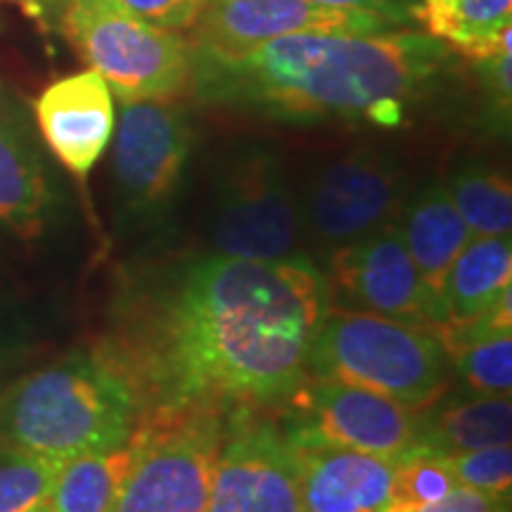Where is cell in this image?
I'll return each instance as SVG.
<instances>
[{
    "label": "cell",
    "instance_id": "cell-11",
    "mask_svg": "<svg viewBox=\"0 0 512 512\" xmlns=\"http://www.w3.org/2000/svg\"><path fill=\"white\" fill-rule=\"evenodd\" d=\"M192 150V119L176 100L121 102L112 174L128 214L152 216L181 188Z\"/></svg>",
    "mask_w": 512,
    "mask_h": 512
},
{
    "label": "cell",
    "instance_id": "cell-27",
    "mask_svg": "<svg viewBox=\"0 0 512 512\" xmlns=\"http://www.w3.org/2000/svg\"><path fill=\"white\" fill-rule=\"evenodd\" d=\"M119 3L159 29L183 34L195 27L207 0H119Z\"/></svg>",
    "mask_w": 512,
    "mask_h": 512
},
{
    "label": "cell",
    "instance_id": "cell-7",
    "mask_svg": "<svg viewBox=\"0 0 512 512\" xmlns=\"http://www.w3.org/2000/svg\"><path fill=\"white\" fill-rule=\"evenodd\" d=\"M304 235L299 200L280 159L261 147L235 155L219 185L211 242L233 259L280 261L297 256Z\"/></svg>",
    "mask_w": 512,
    "mask_h": 512
},
{
    "label": "cell",
    "instance_id": "cell-21",
    "mask_svg": "<svg viewBox=\"0 0 512 512\" xmlns=\"http://www.w3.org/2000/svg\"><path fill=\"white\" fill-rule=\"evenodd\" d=\"M133 460L131 441L69 458L48 496L50 512H107Z\"/></svg>",
    "mask_w": 512,
    "mask_h": 512
},
{
    "label": "cell",
    "instance_id": "cell-13",
    "mask_svg": "<svg viewBox=\"0 0 512 512\" xmlns=\"http://www.w3.org/2000/svg\"><path fill=\"white\" fill-rule=\"evenodd\" d=\"M401 29L373 10L313 0H207L188 41L195 55L240 57L297 34H377Z\"/></svg>",
    "mask_w": 512,
    "mask_h": 512
},
{
    "label": "cell",
    "instance_id": "cell-32",
    "mask_svg": "<svg viewBox=\"0 0 512 512\" xmlns=\"http://www.w3.org/2000/svg\"><path fill=\"white\" fill-rule=\"evenodd\" d=\"M74 0H50V5H48V10H57V12H62L64 8H67V5H72Z\"/></svg>",
    "mask_w": 512,
    "mask_h": 512
},
{
    "label": "cell",
    "instance_id": "cell-18",
    "mask_svg": "<svg viewBox=\"0 0 512 512\" xmlns=\"http://www.w3.org/2000/svg\"><path fill=\"white\" fill-rule=\"evenodd\" d=\"M411 22L467 62L512 48V0H415Z\"/></svg>",
    "mask_w": 512,
    "mask_h": 512
},
{
    "label": "cell",
    "instance_id": "cell-15",
    "mask_svg": "<svg viewBox=\"0 0 512 512\" xmlns=\"http://www.w3.org/2000/svg\"><path fill=\"white\" fill-rule=\"evenodd\" d=\"M302 512H387L394 458L335 444H294Z\"/></svg>",
    "mask_w": 512,
    "mask_h": 512
},
{
    "label": "cell",
    "instance_id": "cell-29",
    "mask_svg": "<svg viewBox=\"0 0 512 512\" xmlns=\"http://www.w3.org/2000/svg\"><path fill=\"white\" fill-rule=\"evenodd\" d=\"M415 512H510V494H491V491L456 484L437 503Z\"/></svg>",
    "mask_w": 512,
    "mask_h": 512
},
{
    "label": "cell",
    "instance_id": "cell-9",
    "mask_svg": "<svg viewBox=\"0 0 512 512\" xmlns=\"http://www.w3.org/2000/svg\"><path fill=\"white\" fill-rule=\"evenodd\" d=\"M283 430L292 444H335L399 458L418 444L420 413L387 396L332 380H306L287 396Z\"/></svg>",
    "mask_w": 512,
    "mask_h": 512
},
{
    "label": "cell",
    "instance_id": "cell-22",
    "mask_svg": "<svg viewBox=\"0 0 512 512\" xmlns=\"http://www.w3.org/2000/svg\"><path fill=\"white\" fill-rule=\"evenodd\" d=\"M441 344L453 356L458 373L482 396H510L512 330H484L479 325L441 330Z\"/></svg>",
    "mask_w": 512,
    "mask_h": 512
},
{
    "label": "cell",
    "instance_id": "cell-14",
    "mask_svg": "<svg viewBox=\"0 0 512 512\" xmlns=\"http://www.w3.org/2000/svg\"><path fill=\"white\" fill-rule=\"evenodd\" d=\"M38 131L64 169L86 178L114 136V95L93 69L62 76L34 102Z\"/></svg>",
    "mask_w": 512,
    "mask_h": 512
},
{
    "label": "cell",
    "instance_id": "cell-4",
    "mask_svg": "<svg viewBox=\"0 0 512 512\" xmlns=\"http://www.w3.org/2000/svg\"><path fill=\"white\" fill-rule=\"evenodd\" d=\"M446 349L437 332L328 306L309 358V377L351 384L420 413L446 389Z\"/></svg>",
    "mask_w": 512,
    "mask_h": 512
},
{
    "label": "cell",
    "instance_id": "cell-1",
    "mask_svg": "<svg viewBox=\"0 0 512 512\" xmlns=\"http://www.w3.org/2000/svg\"><path fill=\"white\" fill-rule=\"evenodd\" d=\"M328 306L325 275L304 254L280 261L214 254L166 287L143 328L105 349L145 408L268 406L309 377Z\"/></svg>",
    "mask_w": 512,
    "mask_h": 512
},
{
    "label": "cell",
    "instance_id": "cell-10",
    "mask_svg": "<svg viewBox=\"0 0 512 512\" xmlns=\"http://www.w3.org/2000/svg\"><path fill=\"white\" fill-rule=\"evenodd\" d=\"M325 283L328 299H335L339 309L394 318L437 335L444 328L441 304L422 283L396 219L335 249Z\"/></svg>",
    "mask_w": 512,
    "mask_h": 512
},
{
    "label": "cell",
    "instance_id": "cell-5",
    "mask_svg": "<svg viewBox=\"0 0 512 512\" xmlns=\"http://www.w3.org/2000/svg\"><path fill=\"white\" fill-rule=\"evenodd\" d=\"M228 408L171 403L140 413L133 460L107 512H207Z\"/></svg>",
    "mask_w": 512,
    "mask_h": 512
},
{
    "label": "cell",
    "instance_id": "cell-19",
    "mask_svg": "<svg viewBox=\"0 0 512 512\" xmlns=\"http://www.w3.org/2000/svg\"><path fill=\"white\" fill-rule=\"evenodd\" d=\"M512 280L510 235H472L460 249L444 280L441 309L444 328H465L475 323L498 302ZM439 330V332H441Z\"/></svg>",
    "mask_w": 512,
    "mask_h": 512
},
{
    "label": "cell",
    "instance_id": "cell-2",
    "mask_svg": "<svg viewBox=\"0 0 512 512\" xmlns=\"http://www.w3.org/2000/svg\"><path fill=\"white\" fill-rule=\"evenodd\" d=\"M453 53L418 29L297 34L240 57L192 53L197 100L283 121L399 126L434 88Z\"/></svg>",
    "mask_w": 512,
    "mask_h": 512
},
{
    "label": "cell",
    "instance_id": "cell-6",
    "mask_svg": "<svg viewBox=\"0 0 512 512\" xmlns=\"http://www.w3.org/2000/svg\"><path fill=\"white\" fill-rule=\"evenodd\" d=\"M60 27L121 102L178 100L190 88L188 36L145 22L119 0H74L60 12Z\"/></svg>",
    "mask_w": 512,
    "mask_h": 512
},
{
    "label": "cell",
    "instance_id": "cell-28",
    "mask_svg": "<svg viewBox=\"0 0 512 512\" xmlns=\"http://www.w3.org/2000/svg\"><path fill=\"white\" fill-rule=\"evenodd\" d=\"M475 72L482 83V93L486 110L491 112L496 126L501 128L510 121V102H512V60L510 53H501L489 60L472 62Z\"/></svg>",
    "mask_w": 512,
    "mask_h": 512
},
{
    "label": "cell",
    "instance_id": "cell-12",
    "mask_svg": "<svg viewBox=\"0 0 512 512\" xmlns=\"http://www.w3.org/2000/svg\"><path fill=\"white\" fill-rule=\"evenodd\" d=\"M207 512H302L297 448L254 408L228 411Z\"/></svg>",
    "mask_w": 512,
    "mask_h": 512
},
{
    "label": "cell",
    "instance_id": "cell-26",
    "mask_svg": "<svg viewBox=\"0 0 512 512\" xmlns=\"http://www.w3.org/2000/svg\"><path fill=\"white\" fill-rule=\"evenodd\" d=\"M448 465H451L456 484L472 486L479 491H491V494H510L512 484V448L486 446L475 451L448 453Z\"/></svg>",
    "mask_w": 512,
    "mask_h": 512
},
{
    "label": "cell",
    "instance_id": "cell-31",
    "mask_svg": "<svg viewBox=\"0 0 512 512\" xmlns=\"http://www.w3.org/2000/svg\"><path fill=\"white\" fill-rule=\"evenodd\" d=\"M12 3L22 5V8L27 10L31 17H43L48 12L50 0H12Z\"/></svg>",
    "mask_w": 512,
    "mask_h": 512
},
{
    "label": "cell",
    "instance_id": "cell-23",
    "mask_svg": "<svg viewBox=\"0 0 512 512\" xmlns=\"http://www.w3.org/2000/svg\"><path fill=\"white\" fill-rule=\"evenodd\" d=\"M446 188L472 235H510L512 188L508 176L486 164H467Z\"/></svg>",
    "mask_w": 512,
    "mask_h": 512
},
{
    "label": "cell",
    "instance_id": "cell-24",
    "mask_svg": "<svg viewBox=\"0 0 512 512\" xmlns=\"http://www.w3.org/2000/svg\"><path fill=\"white\" fill-rule=\"evenodd\" d=\"M456 486L446 453L415 444L394 458V482L387 512H415L437 503Z\"/></svg>",
    "mask_w": 512,
    "mask_h": 512
},
{
    "label": "cell",
    "instance_id": "cell-20",
    "mask_svg": "<svg viewBox=\"0 0 512 512\" xmlns=\"http://www.w3.org/2000/svg\"><path fill=\"white\" fill-rule=\"evenodd\" d=\"M432 408V406H430ZM512 403L508 396H482L420 411L418 444L439 453L475 451L510 444Z\"/></svg>",
    "mask_w": 512,
    "mask_h": 512
},
{
    "label": "cell",
    "instance_id": "cell-33",
    "mask_svg": "<svg viewBox=\"0 0 512 512\" xmlns=\"http://www.w3.org/2000/svg\"><path fill=\"white\" fill-rule=\"evenodd\" d=\"M29 512H50V510H48V503H41V505H36V508L29 510Z\"/></svg>",
    "mask_w": 512,
    "mask_h": 512
},
{
    "label": "cell",
    "instance_id": "cell-25",
    "mask_svg": "<svg viewBox=\"0 0 512 512\" xmlns=\"http://www.w3.org/2000/svg\"><path fill=\"white\" fill-rule=\"evenodd\" d=\"M62 460L5 444L0 448V512H29L46 503Z\"/></svg>",
    "mask_w": 512,
    "mask_h": 512
},
{
    "label": "cell",
    "instance_id": "cell-3",
    "mask_svg": "<svg viewBox=\"0 0 512 512\" xmlns=\"http://www.w3.org/2000/svg\"><path fill=\"white\" fill-rule=\"evenodd\" d=\"M140 413L136 387L110 351H79L24 377L0 401V437L67 463L126 444Z\"/></svg>",
    "mask_w": 512,
    "mask_h": 512
},
{
    "label": "cell",
    "instance_id": "cell-16",
    "mask_svg": "<svg viewBox=\"0 0 512 512\" xmlns=\"http://www.w3.org/2000/svg\"><path fill=\"white\" fill-rule=\"evenodd\" d=\"M53 188L31 131L12 105L0 107V223L22 238L46 228Z\"/></svg>",
    "mask_w": 512,
    "mask_h": 512
},
{
    "label": "cell",
    "instance_id": "cell-17",
    "mask_svg": "<svg viewBox=\"0 0 512 512\" xmlns=\"http://www.w3.org/2000/svg\"><path fill=\"white\" fill-rule=\"evenodd\" d=\"M396 223L422 283L441 304L448 268L472 238L446 185H422L406 202H401Z\"/></svg>",
    "mask_w": 512,
    "mask_h": 512
},
{
    "label": "cell",
    "instance_id": "cell-30",
    "mask_svg": "<svg viewBox=\"0 0 512 512\" xmlns=\"http://www.w3.org/2000/svg\"><path fill=\"white\" fill-rule=\"evenodd\" d=\"M313 3L335 5V8L373 10L392 19L396 27H406V24L411 22V10L415 0H313Z\"/></svg>",
    "mask_w": 512,
    "mask_h": 512
},
{
    "label": "cell",
    "instance_id": "cell-8",
    "mask_svg": "<svg viewBox=\"0 0 512 512\" xmlns=\"http://www.w3.org/2000/svg\"><path fill=\"white\" fill-rule=\"evenodd\" d=\"M403 202L396 162L375 147H354L320 166L299 200L304 233L332 252L394 221Z\"/></svg>",
    "mask_w": 512,
    "mask_h": 512
}]
</instances>
